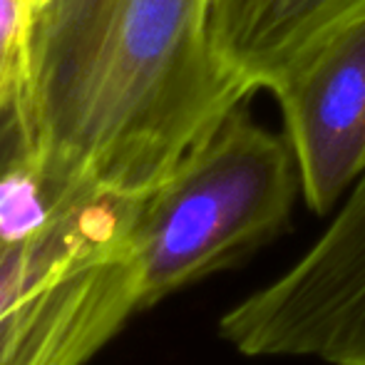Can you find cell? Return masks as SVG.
I'll list each match as a JSON object with an SVG mask.
<instances>
[{
    "label": "cell",
    "instance_id": "7",
    "mask_svg": "<svg viewBox=\"0 0 365 365\" xmlns=\"http://www.w3.org/2000/svg\"><path fill=\"white\" fill-rule=\"evenodd\" d=\"M43 5H45V0H25V10H28V25H30V20H33V15L38 13Z\"/></svg>",
    "mask_w": 365,
    "mask_h": 365
},
{
    "label": "cell",
    "instance_id": "4",
    "mask_svg": "<svg viewBox=\"0 0 365 365\" xmlns=\"http://www.w3.org/2000/svg\"><path fill=\"white\" fill-rule=\"evenodd\" d=\"M301 194L331 217L365 172V15L323 38L271 85Z\"/></svg>",
    "mask_w": 365,
    "mask_h": 365
},
{
    "label": "cell",
    "instance_id": "2",
    "mask_svg": "<svg viewBox=\"0 0 365 365\" xmlns=\"http://www.w3.org/2000/svg\"><path fill=\"white\" fill-rule=\"evenodd\" d=\"M142 197L45 157L20 102L0 122V365H87L145 311Z\"/></svg>",
    "mask_w": 365,
    "mask_h": 365
},
{
    "label": "cell",
    "instance_id": "6",
    "mask_svg": "<svg viewBox=\"0 0 365 365\" xmlns=\"http://www.w3.org/2000/svg\"><path fill=\"white\" fill-rule=\"evenodd\" d=\"M25 0H0V107L20 102L25 80Z\"/></svg>",
    "mask_w": 365,
    "mask_h": 365
},
{
    "label": "cell",
    "instance_id": "8",
    "mask_svg": "<svg viewBox=\"0 0 365 365\" xmlns=\"http://www.w3.org/2000/svg\"><path fill=\"white\" fill-rule=\"evenodd\" d=\"M15 105H18V102H15ZM15 105H10V107H15ZM10 107H0V122H3V117L10 112Z\"/></svg>",
    "mask_w": 365,
    "mask_h": 365
},
{
    "label": "cell",
    "instance_id": "3",
    "mask_svg": "<svg viewBox=\"0 0 365 365\" xmlns=\"http://www.w3.org/2000/svg\"><path fill=\"white\" fill-rule=\"evenodd\" d=\"M301 192L289 140L241 107L140 199L135 249L142 306L239 266L286 231Z\"/></svg>",
    "mask_w": 365,
    "mask_h": 365
},
{
    "label": "cell",
    "instance_id": "1",
    "mask_svg": "<svg viewBox=\"0 0 365 365\" xmlns=\"http://www.w3.org/2000/svg\"><path fill=\"white\" fill-rule=\"evenodd\" d=\"M209 0H45L25 35L33 145L120 197H147L241 107Z\"/></svg>",
    "mask_w": 365,
    "mask_h": 365
},
{
    "label": "cell",
    "instance_id": "5",
    "mask_svg": "<svg viewBox=\"0 0 365 365\" xmlns=\"http://www.w3.org/2000/svg\"><path fill=\"white\" fill-rule=\"evenodd\" d=\"M363 15L365 0H209L214 43L249 95Z\"/></svg>",
    "mask_w": 365,
    "mask_h": 365
}]
</instances>
